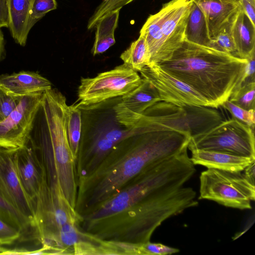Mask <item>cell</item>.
<instances>
[{
	"label": "cell",
	"mask_w": 255,
	"mask_h": 255,
	"mask_svg": "<svg viewBox=\"0 0 255 255\" xmlns=\"http://www.w3.org/2000/svg\"><path fill=\"white\" fill-rule=\"evenodd\" d=\"M140 132L117 144L90 174L77 180L76 212L83 217L148 167L187 148L191 125L184 108L164 101L147 109Z\"/></svg>",
	"instance_id": "1"
},
{
	"label": "cell",
	"mask_w": 255,
	"mask_h": 255,
	"mask_svg": "<svg viewBox=\"0 0 255 255\" xmlns=\"http://www.w3.org/2000/svg\"><path fill=\"white\" fill-rule=\"evenodd\" d=\"M246 59L184 40L171 57L156 64L187 84L213 108H218L236 91Z\"/></svg>",
	"instance_id": "2"
},
{
	"label": "cell",
	"mask_w": 255,
	"mask_h": 255,
	"mask_svg": "<svg viewBox=\"0 0 255 255\" xmlns=\"http://www.w3.org/2000/svg\"><path fill=\"white\" fill-rule=\"evenodd\" d=\"M196 193L191 187L150 194L125 211L90 222L80 229L99 239L132 245L150 242L155 229L168 218L196 206Z\"/></svg>",
	"instance_id": "3"
},
{
	"label": "cell",
	"mask_w": 255,
	"mask_h": 255,
	"mask_svg": "<svg viewBox=\"0 0 255 255\" xmlns=\"http://www.w3.org/2000/svg\"><path fill=\"white\" fill-rule=\"evenodd\" d=\"M66 98L52 88L43 93L29 140L41 163L54 167L64 196L75 208L77 194L76 158L66 129Z\"/></svg>",
	"instance_id": "4"
},
{
	"label": "cell",
	"mask_w": 255,
	"mask_h": 255,
	"mask_svg": "<svg viewBox=\"0 0 255 255\" xmlns=\"http://www.w3.org/2000/svg\"><path fill=\"white\" fill-rule=\"evenodd\" d=\"M196 171L187 148L172 157L150 165L128 181L118 192L82 217V222L106 218L126 210L145 197L177 189Z\"/></svg>",
	"instance_id": "5"
},
{
	"label": "cell",
	"mask_w": 255,
	"mask_h": 255,
	"mask_svg": "<svg viewBox=\"0 0 255 255\" xmlns=\"http://www.w3.org/2000/svg\"><path fill=\"white\" fill-rule=\"evenodd\" d=\"M192 2L191 0H171L147 18L140 35L147 43L150 64L169 59L181 46Z\"/></svg>",
	"instance_id": "6"
},
{
	"label": "cell",
	"mask_w": 255,
	"mask_h": 255,
	"mask_svg": "<svg viewBox=\"0 0 255 255\" xmlns=\"http://www.w3.org/2000/svg\"><path fill=\"white\" fill-rule=\"evenodd\" d=\"M81 221L82 217L64 196L60 183H48L43 169L31 224L34 239L56 254L55 244L62 227L69 222L80 223Z\"/></svg>",
	"instance_id": "7"
},
{
	"label": "cell",
	"mask_w": 255,
	"mask_h": 255,
	"mask_svg": "<svg viewBox=\"0 0 255 255\" xmlns=\"http://www.w3.org/2000/svg\"><path fill=\"white\" fill-rule=\"evenodd\" d=\"M200 183V199L212 200L241 210L252 208L255 186L242 171L208 168L201 173Z\"/></svg>",
	"instance_id": "8"
},
{
	"label": "cell",
	"mask_w": 255,
	"mask_h": 255,
	"mask_svg": "<svg viewBox=\"0 0 255 255\" xmlns=\"http://www.w3.org/2000/svg\"><path fill=\"white\" fill-rule=\"evenodd\" d=\"M187 148L226 153L255 159L254 128L232 118L192 136Z\"/></svg>",
	"instance_id": "9"
},
{
	"label": "cell",
	"mask_w": 255,
	"mask_h": 255,
	"mask_svg": "<svg viewBox=\"0 0 255 255\" xmlns=\"http://www.w3.org/2000/svg\"><path fill=\"white\" fill-rule=\"evenodd\" d=\"M142 82L137 72L123 64L93 78H82L78 88V105L88 106L122 97Z\"/></svg>",
	"instance_id": "10"
},
{
	"label": "cell",
	"mask_w": 255,
	"mask_h": 255,
	"mask_svg": "<svg viewBox=\"0 0 255 255\" xmlns=\"http://www.w3.org/2000/svg\"><path fill=\"white\" fill-rule=\"evenodd\" d=\"M43 93L21 97L16 107L0 121V147L16 150L26 144Z\"/></svg>",
	"instance_id": "11"
},
{
	"label": "cell",
	"mask_w": 255,
	"mask_h": 255,
	"mask_svg": "<svg viewBox=\"0 0 255 255\" xmlns=\"http://www.w3.org/2000/svg\"><path fill=\"white\" fill-rule=\"evenodd\" d=\"M142 78L156 89L162 101L180 107L203 106L210 104L187 84L169 74L156 64L151 63L139 71Z\"/></svg>",
	"instance_id": "12"
},
{
	"label": "cell",
	"mask_w": 255,
	"mask_h": 255,
	"mask_svg": "<svg viewBox=\"0 0 255 255\" xmlns=\"http://www.w3.org/2000/svg\"><path fill=\"white\" fill-rule=\"evenodd\" d=\"M16 150L0 147V195L31 224L35 200L26 192L18 177L15 164Z\"/></svg>",
	"instance_id": "13"
},
{
	"label": "cell",
	"mask_w": 255,
	"mask_h": 255,
	"mask_svg": "<svg viewBox=\"0 0 255 255\" xmlns=\"http://www.w3.org/2000/svg\"><path fill=\"white\" fill-rule=\"evenodd\" d=\"M160 101H162L156 89L142 78L141 84L123 96L121 102L114 106L116 119L126 128H130L137 124L148 108Z\"/></svg>",
	"instance_id": "14"
},
{
	"label": "cell",
	"mask_w": 255,
	"mask_h": 255,
	"mask_svg": "<svg viewBox=\"0 0 255 255\" xmlns=\"http://www.w3.org/2000/svg\"><path fill=\"white\" fill-rule=\"evenodd\" d=\"M14 158L20 182L26 192L35 200L42 180L43 168L29 139L24 146L16 150Z\"/></svg>",
	"instance_id": "15"
},
{
	"label": "cell",
	"mask_w": 255,
	"mask_h": 255,
	"mask_svg": "<svg viewBox=\"0 0 255 255\" xmlns=\"http://www.w3.org/2000/svg\"><path fill=\"white\" fill-rule=\"evenodd\" d=\"M203 13L210 38L227 28L241 5L238 0H191Z\"/></svg>",
	"instance_id": "16"
},
{
	"label": "cell",
	"mask_w": 255,
	"mask_h": 255,
	"mask_svg": "<svg viewBox=\"0 0 255 255\" xmlns=\"http://www.w3.org/2000/svg\"><path fill=\"white\" fill-rule=\"evenodd\" d=\"M0 88L17 97L43 93L52 88L49 80L39 74L22 71L10 74L0 75Z\"/></svg>",
	"instance_id": "17"
},
{
	"label": "cell",
	"mask_w": 255,
	"mask_h": 255,
	"mask_svg": "<svg viewBox=\"0 0 255 255\" xmlns=\"http://www.w3.org/2000/svg\"><path fill=\"white\" fill-rule=\"evenodd\" d=\"M194 165L230 171H243L255 159L224 152L195 149L191 151Z\"/></svg>",
	"instance_id": "18"
},
{
	"label": "cell",
	"mask_w": 255,
	"mask_h": 255,
	"mask_svg": "<svg viewBox=\"0 0 255 255\" xmlns=\"http://www.w3.org/2000/svg\"><path fill=\"white\" fill-rule=\"evenodd\" d=\"M231 31L238 57L247 59L255 53V24L242 7L231 23Z\"/></svg>",
	"instance_id": "19"
},
{
	"label": "cell",
	"mask_w": 255,
	"mask_h": 255,
	"mask_svg": "<svg viewBox=\"0 0 255 255\" xmlns=\"http://www.w3.org/2000/svg\"><path fill=\"white\" fill-rule=\"evenodd\" d=\"M34 0H8L9 29L14 41L25 45L30 30L28 21Z\"/></svg>",
	"instance_id": "20"
},
{
	"label": "cell",
	"mask_w": 255,
	"mask_h": 255,
	"mask_svg": "<svg viewBox=\"0 0 255 255\" xmlns=\"http://www.w3.org/2000/svg\"><path fill=\"white\" fill-rule=\"evenodd\" d=\"M77 255H140V245L105 241L90 236L77 249Z\"/></svg>",
	"instance_id": "21"
},
{
	"label": "cell",
	"mask_w": 255,
	"mask_h": 255,
	"mask_svg": "<svg viewBox=\"0 0 255 255\" xmlns=\"http://www.w3.org/2000/svg\"><path fill=\"white\" fill-rule=\"evenodd\" d=\"M120 9L112 11L99 20L96 25L95 38L92 49L94 56L103 53L116 42L114 33L119 17Z\"/></svg>",
	"instance_id": "22"
},
{
	"label": "cell",
	"mask_w": 255,
	"mask_h": 255,
	"mask_svg": "<svg viewBox=\"0 0 255 255\" xmlns=\"http://www.w3.org/2000/svg\"><path fill=\"white\" fill-rule=\"evenodd\" d=\"M184 40L210 47L211 38L205 17L193 1L187 18Z\"/></svg>",
	"instance_id": "23"
},
{
	"label": "cell",
	"mask_w": 255,
	"mask_h": 255,
	"mask_svg": "<svg viewBox=\"0 0 255 255\" xmlns=\"http://www.w3.org/2000/svg\"><path fill=\"white\" fill-rule=\"evenodd\" d=\"M121 59L130 68L139 72L144 67L150 64V56L148 47L144 38L139 35L120 56Z\"/></svg>",
	"instance_id": "24"
},
{
	"label": "cell",
	"mask_w": 255,
	"mask_h": 255,
	"mask_svg": "<svg viewBox=\"0 0 255 255\" xmlns=\"http://www.w3.org/2000/svg\"><path fill=\"white\" fill-rule=\"evenodd\" d=\"M81 111L77 106L66 105L65 110L67 136L76 160L82 138Z\"/></svg>",
	"instance_id": "25"
},
{
	"label": "cell",
	"mask_w": 255,
	"mask_h": 255,
	"mask_svg": "<svg viewBox=\"0 0 255 255\" xmlns=\"http://www.w3.org/2000/svg\"><path fill=\"white\" fill-rule=\"evenodd\" d=\"M255 81L243 83L235 91L229 100L247 110H255Z\"/></svg>",
	"instance_id": "26"
},
{
	"label": "cell",
	"mask_w": 255,
	"mask_h": 255,
	"mask_svg": "<svg viewBox=\"0 0 255 255\" xmlns=\"http://www.w3.org/2000/svg\"><path fill=\"white\" fill-rule=\"evenodd\" d=\"M0 218L21 232L31 227L30 220L7 203L0 195Z\"/></svg>",
	"instance_id": "27"
},
{
	"label": "cell",
	"mask_w": 255,
	"mask_h": 255,
	"mask_svg": "<svg viewBox=\"0 0 255 255\" xmlns=\"http://www.w3.org/2000/svg\"><path fill=\"white\" fill-rule=\"evenodd\" d=\"M231 23L211 38L210 47L238 57L236 47L231 31Z\"/></svg>",
	"instance_id": "28"
},
{
	"label": "cell",
	"mask_w": 255,
	"mask_h": 255,
	"mask_svg": "<svg viewBox=\"0 0 255 255\" xmlns=\"http://www.w3.org/2000/svg\"><path fill=\"white\" fill-rule=\"evenodd\" d=\"M56 8V0H34L28 21L29 30L47 12Z\"/></svg>",
	"instance_id": "29"
},
{
	"label": "cell",
	"mask_w": 255,
	"mask_h": 255,
	"mask_svg": "<svg viewBox=\"0 0 255 255\" xmlns=\"http://www.w3.org/2000/svg\"><path fill=\"white\" fill-rule=\"evenodd\" d=\"M134 0H103L93 15L89 19V24L94 26L104 16L109 12L121 9L124 6Z\"/></svg>",
	"instance_id": "30"
},
{
	"label": "cell",
	"mask_w": 255,
	"mask_h": 255,
	"mask_svg": "<svg viewBox=\"0 0 255 255\" xmlns=\"http://www.w3.org/2000/svg\"><path fill=\"white\" fill-rule=\"evenodd\" d=\"M239 122L254 128L255 124V111L254 110L244 109L230 102L225 101L222 106Z\"/></svg>",
	"instance_id": "31"
},
{
	"label": "cell",
	"mask_w": 255,
	"mask_h": 255,
	"mask_svg": "<svg viewBox=\"0 0 255 255\" xmlns=\"http://www.w3.org/2000/svg\"><path fill=\"white\" fill-rule=\"evenodd\" d=\"M21 231L0 218V245H10L18 240Z\"/></svg>",
	"instance_id": "32"
},
{
	"label": "cell",
	"mask_w": 255,
	"mask_h": 255,
	"mask_svg": "<svg viewBox=\"0 0 255 255\" xmlns=\"http://www.w3.org/2000/svg\"><path fill=\"white\" fill-rule=\"evenodd\" d=\"M20 98L7 93L0 88V121L6 118L16 107Z\"/></svg>",
	"instance_id": "33"
},
{
	"label": "cell",
	"mask_w": 255,
	"mask_h": 255,
	"mask_svg": "<svg viewBox=\"0 0 255 255\" xmlns=\"http://www.w3.org/2000/svg\"><path fill=\"white\" fill-rule=\"evenodd\" d=\"M141 250L142 255H167L179 252L177 249L150 242L141 245Z\"/></svg>",
	"instance_id": "34"
},
{
	"label": "cell",
	"mask_w": 255,
	"mask_h": 255,
	"mask_svg": "<svg viewBox=\"0 0 255 255\" xmlns=\"http://www.w3.org/2000/svg\"><path fill=\"white\" fill-rule=\"evenodd\" d=\"M255 53H253L250 57L246 59L247 61L244 68L243 74L239 82L237 89H239L241 86L245 82L249 81H255Z\"/></svg>",
	"instance_id": "35"
},
{
	"label": "cell",
	"mask_w": 255,
	"mask_h": 255,
	"mask_svg": "<svg viewBox=\"0 0 255 255\" xmlns=\"http://www.w3.org/2000/svg\"><path fill=\"white\" fill-rule=\"evenodd\" d=\"M245 13L255 24V0H238Z\"/></svg>",
	"instance_id": "36"
},
{
	"label": "cell",
	"mask_w": 255,
	"mask_h": 255,
	"mask_svg": "<svg viewBox=\"0 0 255 255\" xmlns=\"http://www.w3.org/2000/svg\"><path fill=\"white\" fill-rule=\"evenodd\" d=\"M9 18L8 0H0V29L9 27Z\"/></svg>",
	"instance_id": "37"
},
{
	"label": "cell",
	"mask_w": 255,
	"mask_h": 255,
	"mask_svg": "<svg viewBox=\"0 0 255 255\" xmlns=\"http://www.w3.org/2000/svg\"><path fill=\"white\" fill-rule=\"evenodd\" d=\"M244 170L245 177L252 184L255 185V160L249 164Z\"/></svg>",
	"instance_id": "38"
},
{
	"label": "cell",
	"mask_w": 255,
	"mask_h": 255,
	"mask_svg": "<svg viewBox=\"0 0 255 255\" xmlns=\"http://www.w3.org/2000/svg\"><path fill=\"white\" fill-rule=\"evenodd\" d=\"M4 51V37L2 32L0 29V59Z\"/></svg>",
	"instance_id": "39"
},
{
	"label": "cell",
	"mask_w": 255,
	"mask_h": 255,
	"mask_svg": "<svg viewBox=\"0 0 255 255\" xmlns=\"http://www.w3.org/2000/svg\"><path fill=\"white\" fill-rule=\"evenodd\" d=\"M5 248H4L3 246L0 245V255H1L2 252L5 250Z\"/></svg>",
	"instance_id": "40"
}]
</instances>
